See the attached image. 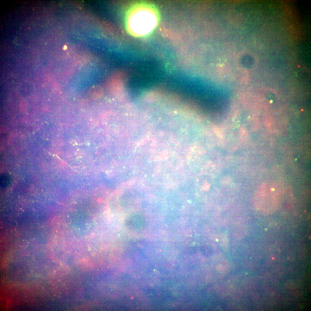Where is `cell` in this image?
Listing matches in <instances>:
<instances>
[{
  "instance_id": "277c9868",
  "label": "cell",
  "mask_w": 311,
  "mask_h": 311,
  "mask_svg": "<svg viewBox=\"0 0 311 311\" xmlns=\"http://www.w3.org/2000/svg\"><path fill=\"white\" fill-rule=\"evenodd\" d=\"M67 46L66 45H65L63 47V49L64 50H66V49H67Z\"/></svg>"
},
{
  "instance_id": "6da1fadb",
  "label": "cell",
  "mask_w": 311,
  "mask_h": 311,
  "mask_svg": "<svg viewBox=\"0 0 311 311\" xmlns=\"http://www.w3.org/2000/svg\"><path fill=\"white\" fill-rule=\"evenodd\" d=\"M151 13L143 7L138 8L132 12L128 20V26L132 33L143 35L152 29L155 25V19Z\"/></svg>"
},
{
  "instance_id": "3957f363",
  "label": "cell",
  "mask_w": 311,
  "mask_h": 311,
  "mask_svg": "<svg viewBox=\"0 0 311 311\" xmlns=\"http://www.w3.org/2000/svg\"><path fill=\"white\" fill-rule=\"evenodd\" d=\"M90 94L92 95L101 96L103 93V90L100 86H94L90 90Z\"/></svg>"
},
{
  "instance_id": "7a4b0ae2",
  "label": "cell",
  "mask_w": 311,
  "mask_h": 311,
  "mask_svg": "<svg viewBox=\"0 0 311 311\" xmlns=\"http://www.w3.org/2000/svg\"><path fill=\"white\" fill-rule=\"evenodd\" d=\"M263 189L257 197L259 208L264 213H272L277 208L279 204L278 193L272 187L270 188L266 186Z\"/></svg>"
}]
</instances>
